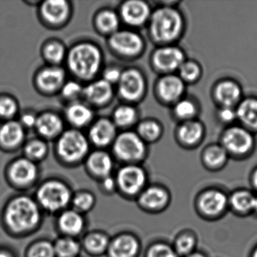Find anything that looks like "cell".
Masks as SVG:
<instances>
[{
    "label": "cell",
    "mask_w": 257,
    "mask_h": 257,
    "mask_svg": "<svg viewBox=\"0 0 257 257\" xmlns=\"http://www.w3.org/2000/svg\"><path fill=\"white\" fill-rule=\"evenodd\" d=\"M109 43L116 53L127 57L136 56L144 48L141 36L130 31H116L111 36Z\"/></svg>",
    "instance_id": "cell-15"
},
{
    "label": "cell",
    "mask_w": 257,
    "mask_h": 257,
    "mask_svg": "<svg viewBox=\"0 0 257 257\" xmlns=\"http://www.w3.org/2000/svg\"><path fill=\"white\" fill-rule=\"evenodd\" d=\"M237 119L243 127L250 131H257V98L247 97L240 100L236 108Z\"/></svg>",
    "instance_id": "cell-26"
},
{
    "label": "cell",
    "mask_w": 257,
    "mask_h": 257,
    "mask_svg": "<svg viewBox=\"0 0 257 257\" xmlns=\"http://www.w3.org/2000/svg\"><path fill=\"white\" fill-rule=\"evenodd\" d=\"M44 216L33 195L19 193L7 201L3 212V221L10 235L24 239L40 231Z\"/></svg>",
    "instance_id": "cell-1"
},
{
    "label": "cell",
    "mask_w": 257,
    "mask_h": 257,
    "mask_svg": "<svg viewBox=\"0 0 257 257\" xmlns=\"http://www.w3.org/2000/svg\"><path fill=\"white\" fill-rule=\"evenodd\" d=\"M67 64L72 73L77 77L91 79L100 70L101 53L98 48L91 43H80L70 51Z\"/></svg>",
    "instance_id": "cell-5"
},
{
    "label": "cell",
    "mask_w": 257,
    "mask_h": 257,
    "mask_svg": "<svg viewBox=\"0 0 257 257\" xmlns=\"http://www.w3.org/2000/svg\"><path fill=\"white\" fill-rule=\"evenodd\" d=\"M253 216L257 219V194H255V199H254L253 208H252V216Z\"/></svg>",
    "instance_id": "cell-54"
},
{
    "label": "cell",
    "mask_w": 257,
    "mask_h": 257,
    "mask_svg": "<svg viewBox=\"0 0 257 257\" xmlns=\"http://www.w3.org/2000/svg\"><path fill=\"white\" fill-rule=\"evenodd\" d=\"M138 114L136 109L129 105L118 106L114 112V124L119 127H127L132 125L136 120Z\"/></svg>",
    "instance_id": "cell-40"
},
{
    "label": "cell",
    "mask_w": 257,
    "mask_h": 257,
    "mask_svg": "<svg viewBox=\"0 0 257 257\" xmlns=\"http://www.w3.org/2000/svg\"><path fill=\"white\" fill-rule=\"evenodd\" d=\"M118 85V92L121 97L130 101H135L141 98L144 94L145 79L141 72L131 69L121 73Z\"/></svg>",
    "instance_id": "cell-16"
},
{
    "label": "cell",
    "mask_w": 257,
    "mask_h": 257,
    "mask_svg": "<svg viewBox=\"0 0 257 257\" xmlns=\"http://www.w3.org/2000/svg\"><path fill=\"white\" fill-rule=\"evenodd\" d=\"M37 121V117L34 116L33 114H26L22 117V123L27 127H36Z\"/></svg>",
    "instance_id": "cell-51"
},
{
    "label": "cell",
    "mask_w": 257,
    "mask_h": 257,
    "mask_svg": "<svg viewBox=\"0 0 257 257\" xmlns=\"http://www.w3.org/2000/svg\"><path fill=\"white\" fill-rule=\"evenodd\" d=\"M73 192L65 180L51 177L37 185L33 196L44 214L55 216L70 207Z\"/></svg>",
    "instance_id": "cell-2"
},
{
    "label": "cell",
    "mask_w": 257,
    "mask_h": 257,
    "mask_svg": "<svg viewBox=\"0 0 257 257\" xmlns=\"http://www.w3.org/2000/svg\"><path fill=\"white\" fill-rule=\"evenodd\" d=\"M97 23L100 31L114 34L119 26V19L114 12L105 10L97 16Z\"/></svg>",
    "instance_id": "cell-41"
},
{
    "label": "cell",
    "mask_w": 257,
    "mask_h": 257,
    "mask_svg": "<svg viewBox=\"0 0 257 257\" xmlns=\"http://www.w3.org/2000/svg\"><path fill=\"white\" fill-rule=\"evenodd\" d=\"M185 257H208V255L203 251L197 249V250L194 251L192 253L189 254Z\"/></svg>",
    "instance_id": "cell-53"
},
{
    "label": "cell",
    "mask_w": 257,
    "mask_h": 257,
    "mask_svg": "<svg viewBox=\"0 0 257 257\" xmlns=\"http://www.w3.org/2000/svg\"><path fill=\"white\" fill-rule=\"evenodd\" d=\"M40 169L36 162L20 158L12 162L7 170V180L19 193H28L40 183Z\"/></svg>",
    "instance_id": "cell-7"
},
{
    "label": "cell",
    "mask_w": 257,
    "mask_h": 257,
    "mask_svg": "<svg viewBox=\"0 0 257 257\" xmlns=\"http://www.w3.org/2000/svg\"><path fill=\"white\" fill-rule=\"evenodd\" d=\"M172 201L171 191L161 183H150L135 200L141 211L150 215H158L168 210Z\"/></svg>",
    "instance_id": "cell-10"
},
{
    "label": "cell",
    "mask_w": 257,
    "mask_h": 257,
    "mask_svg": "<svg viewBox=\"0 0 257 257\" xmlns=\"http://www.w3.org/2000/svg\"><path fill=\"white\" fill-rule=\"evenodd\" d=\"M144 257H180L171 243L164 240L151 242L144 252Z\"/></svg>",
    "instance_id": "cell-38"
},
{
    "label": "cell",
    "mask_w": 257,
    "mask_h": 257,
    "mask_svg": "<svg viewBox=\"0 0 257 257\" xmlns=\"http://www.w3.org/2000/svg\"><path fill=\"white\" fill-rule=\"evenodd\" d=\"M97 204L95 194L88 189H79L73 192L70 207L86 216L92 211Z\"/></svg>",
    "instance_id": "cell-34"
},
{
    "label": "cell",
    "mask_w": 257,
    "mask_h": 257,
    "mask_svg": "<svg viewBox=\"0 0 257 257\" xmlns=\"http://www.w3.org/2000/svg\"><path fill=\"white\" fill-rule=\"evenodd\" d=\"M85 169L88 175L96 181L113 175L114 162L109 153L97 150L85 159Z\"/></svg>",
    "instance_id": "cell-17"
},
{
    "label": "cell",
    "mask_w": 257,
    "mask_h": 257,
    "mask_svg": "<svg viewBox=\"0 0 257 257\" xmlns=\"http://www.w3.org/2000/svg\"><path fill=\"white\" fill-rule=\"evenodd\" d=\"M117 195L123 199L135 201L150 184L149 175L141 165H124L114 174Z\"/></svg>",
    "instance_id": "cell-6"
},
{
    "label": "cell",
    "mask_w": 257,
    "mask_h": 257,
    "mask_svg": "<svg viewBox=\"0 0 257 257\" xmlns=\"http://www.w3.org/2000/svg\"><path fill=\"white\" fill-rule=\"evenodd\" d=\"M41 12L46 22L59 25L68 17L70 7L65 0H49L42 6Z\"/></svg>",
    "instance_id": "cell-27"
},
{
    "label": "cell",
    "mask_w": 257,
    "mask_h": 257,
    "mask_svg": "<svg viewBox=\"0 0 257 257\" xmlns=\"http://www.w3.org/2000/svg\"><path fill=\"white\" fill-rule=\"evenodd\" d=\"M82 94L90 103L96 105L107 103L112 95V85L104 79L94 81L84 88Z\"/></svg>",
    "instance_id": "cell-28"
},
{
    "label": "cell",
    "mask_w": 257,
    "mask_h": 257,
    "mask_svg": "<svg viewBox=\"0 0 257 257\" xmlns=\"http://www.w3.org/2000/svg\"><path fill=\"white\" fill-rule=\"evenodd\" d=\"M86 138L77 130H69L60 137L57 144V154L60 160L67 165H76L88 157Z\"/></svg>",
    "instance_id": "cell-8"
},
{
    "label": "cell",
    "mask_w": 257,
    "mask_h": 257,
    "mask_svg": "<svg viewBox=\"0 0 257 257\" xmlns=\"http://www.w3.org/2000/svg\"><path fill=\"white\" fill-rule=\"evenodd\" d=\"M36 127L42 136L47 138H54L62 131V119L56 114L46 112L37 117Z\"/></svg>",
    "instance_id": "cell-31"
},
{
    "label": "cell",
    "mask_w": 257,
    "mask_h": 257,
    "mask_svg": "<svg viewBox=\"0 0 257 257\" xmlns=\"http://www.w3.org/2000/svg\"><path fill=\"white\" fill-rule=\"evenodd\" d=\"M213 95L220 107H234L241 100V88L237 82L226 79L215 85Z\"/></svg>",
    "instance_id": "cell-22"
},
{
    "label": "cell",
    "mask_w": 257,
    "mask_h": 257,
    "mask_svg": "<svg viewBox=\"0 0 257 257\" xmlns=\"http://www.w3.org/2000/svg\"><path fill=\"white\" fill-rule=\"evenodd\" d=\"M17 103L10 97L0 98V115L5 118L13 116L17 112Z\"/></svg>",
    "instance_id": "cell-45"
},
{
    "label": "cell",
    "mask_w": 257,
    "mask_h": 257,
    "mask_svg": "<svg viewBox=\"0 0 257 257\" xmlns=\"http://www.w3.org/2000/svg\"><path fill=\"white\" fill-rule=\"evenodd\" d=\"M47 153V146L39 140L31 141L25 149V157L36 163L45 159Z\"/></svg>",
    "instance_id": "cell-43"
},
{
    "label": "cell",
    "mask_w": 257,
    "mask_h": 257,
    "mask_svg": "<svg viewBox=\"0 0 257 257\" xmlns=\"http://www.w3.org/2000/svg\"><path fill=\"white\" fill-rule=\"evenodd\" d=\"M198 110L197 103L193 100L189 98H182L174 103L173 112L177 119L184 122L195 120V116L198 114Z\"/></svg>",
    "instance_id": "cell-37"
},
{
    "label": "cell",
    "mask_w": 257,
    "mask_h": 257,
    "mask_svg": "<svg viewBox=\"0 0 257 257\" xmlns=\"http://www.w3.org/2000/svg\"><path fill=\"white\" fill-rule=\"evenodd\" d=\"M217 117L219 121L224 124H231L237 119L236 108L220 107L217 112Z\"/></svg>",
    "instance_id": "cell-48"
},
{
    "label": "cell",
    "mask_w": 257,
    "mask_h": 257,
    "mask_svg": "<svg viewBox=\"0 0 257 257\" xmlns=\"http://www.w3.org/2000/svg\"><path fill=\"white\" fill-rule=\"evenodd\" d=\"M179 77L185 83L196 82L201 75V69L198 63L193 61H185L178 70Z\"/></svg>",
    "instance_id": "cell-42"
},
{
    "label": "cell",
    "mask_w": 257,
    "mask_h": 257,
    "mask_svg": "<svg viewBox=\"0 0 257 257\" xmlns=\"http://www.w3.org/2000/svg\"><path fill=\"white\" fill-rule=\"evenodd\" d=\"M83 92L81 85L76 82H69L63 85L62 94L65 98L74 100Z\"/></svg>",
    "instance_id": "cell-47"
},
{
    "label": "cell",
    "mask_w": 257,
    "mask_h": 257,
    "mask_svg": "<svg viewBox=\"0 0 257 257\" xmlns=\"http://www.w3.org/2000/svg\"><path fill=\"white\" fill-rule=\"evenodd\" d=\"M185 61L186 59L183 51L180 48L171 45L159 48L153 55L154 67L166 75L178 71Z\"/></svg>",
    "instance_id": "cell-14"
},
{
    "label": "cell",
    "mask_w": 257,
    "mask_h": 257,
    "mask_svg": "<svg viewBox=\"0 0 257 257\" xmlns=\"http://www.w3.org/2000/svg\"><path fill=\"white\" fill-rule=\"evenodd\" d=\"M194 210L203 220L216 222L225 217L228 210V193L218 186H207L194 198Z\"/></svg>",
    "instance_id": "cell-4"
},
{
    "label": "cell",
    "mask_w": 257,
    "mask_h": 257,
    "mask_svg": "<svg viewBox=\"0 0 257 257\" xmlns=\"http://www.w3.org/2000/svg\"><path fill=\"white\" fill-rule=\"evenodd\" d=\"M185 84L177 75H165L158 82L156 87L158 95L162 101L174 104L183 98L186 89Z\"/></svg>",
    "instance_id": "cell-20"
},
{
    "label": "cell",
    "mask_w": 257,
    "mask_h": 257,
    "mask_svg": "<svg viewBox=\"0 0 257 257\" xmlns=\"http://www.w3.org/2000/svg\"><path fill=\"white\" fill-rule=\"evenodd\" d=\"M198 244V235L193 230L189 228L179 231L171 243L174 250L180 257L186 256L197 250Z\"/></svg>",
    "instance_id": "cell-30"
},
{
    "label": "cell",
    "mask_w": 257,
    "mask_h": 257,
    "mask_svg": "<svg viewBox=\"0 0 257 257\" xmlns=\"http://www.w3.org/2000/svg\"><path fill=\"white\" fill-rule=\"evenodd\" d=\"M221 142V146L228 156L237 159L247 157L254 148L252 132L243 126H232L227 128L222 134Z\"/></svg>",
    "instance_id": "cell-11"
},
{
    "label": "cell",
    "mask_w": 257,
    "mask_h": 257,
    "mask_svg": "<svg viewBox=\"0 0 257 257\" xmlns=\"http://www.w3.org/2000/svg\"><path fill=\"white\" fill-rule=\"evenodd\" d=\"M110 238L111 236L103 230L87 231L79 238L82 252L91 257L106 255Z\"/></svg>",
    "instance_id": "cell-18"
},
{
    "label": "cell",
    "mask_w": 257,
    "mask_h": 257,
    "mask_svg": "<svg viewBox=\"0 0 257 257\" xmlns=\"http://www.w3.org/2000/svg\"><path fill=\"white\" fill-rule=\"evenodd\" d=\"M25 137L22 124L17 121L5 123L0 128V141L6 147L13 148L19 146Z\"/></svg>",
    "instance_id": "cell-33"
},
{
    "label": "cell",
    "mask_w": 257,
    "mask_h": 257,
    "mask_svg": "<svg viewBox=\"0 0 257 257\" xmlns=\"http://www.w3.org/2000/svg\"><path fill=\"white\" fill-rule=\"evenodd\" d=\"M255 194L247 188H237L228 193V210L237 217L252 216Z\"/></svg>",
    "instance_id": "cell-19"
},
{
    "label": "cell",
    "mask_w": 257,
    "mask_h": 257,
    "mask_svg": "<svg viewBox=\"0 0 257 257\" xmlns=\"http://www.w3.org/2000/svg\"><path fill=\"white\" fill-rule=\"evenodd\" d=\"M138 135L145 141L153 142L160 138L162 127L158 121L154 120H145L138 126Z\"/></svg>",
    "instance_id": "cell-39"
},
{
    "label": "cell",
    "mask_w": 257,
    "mask_h": 257,
    "mask_svg": "<svg viewBox=\"0 0 257 257\" xmlns=\"http://www.w3.org/2000/svg\"><path fill=\"white\" fill-rule=\"evenodd\" d=\"M184 25V19L178 10L171 7H161L150 17V34L155 42L167 46L179 40Z\"/></svg>",
    "instance_id": "cell-3"
},
{
    "label": "cell",
    "mask_w": 257,
    "mask_h": 257,
    "mask_svg": "<svg viewBox=\"0 0 257 257\" xmlns=\"http://www.w3.org/2000/svg\"><path fill=\"white\" fill-rule=\"evenodd\" d=\"M55 229L58 235L80 238L87 231L86 216L69 207L55 216Z\"/></svg>",
    "instance_id": "cell-13"
},
{
    "label": "cell",
    "mask_w": 257,
    "mask_h": 257,
    "mask_svg": "<svg viewBox=\"0 0 257 257\" xmlns=\"http://www.w3.org/2000/svg\"><path fill=\"white\" fill-rule=\"evenodd\" d=\"M151 11L148 4L140 0L124 3L121 8L123 20L131 26L139 27L150 20Z\"/></svg>",
    "instance_id": "cell-21"
},
{
    "label": "cell",
    "mask_w": 257,
    "mask_h": 257,
    "mask_svg": "<svg viewBox=\"0 0 257 257\" xmlns=\"http://www.w3.org/2000/svg\"><path fill=\"white\" fill-rule=\"evenodd\" d=\"M65 73L58 67L45 68L37 76V83L43 91L52 92L61 88L64 84Z\"/></svg>",
    "instance_id": "cell-29"
},
{
    "label": "cell",
    "mask_w": 257,
    "mask_h": 257,
    "mask_svg": "<svg viewBox=\"0 0 257 257\" xmlns=\"http://www.w3.org/2000/svg\"><path fill=\"white\" fill-rule=\"evenodd\" d=\"M115 124L106 118L97 120L89 131V138L91 142L100 147H106L115 141Z\"/></svg>",
    "instance_id": "cell-24"
},
{
    "label": "cell",
    "mask_w": 257,
    "mask_h": 257,
    "mask_svg": "<svg viewBox=\"0 0 257 257\" xmlns=\"http://www.w3.org/2000/svg\"><path fill=\"white\" fill-rule=\"evenodd\" d=\"M44 54L46 59L54 64H58L64 59L65 50L61 43L55 42V43H49L46 46Z\"/></svg>",
    "instance_id": "cell-44"
},
{
    "label": "cell",
    "mask_w": 257,
    "mask_h": 257,
    "mask_svg": "<svg viewBox=\"0 0 257 257\" xmlns=\"http://www.w3.org/2000/svg\"><path fill=\"white\" fill-rule=\"evenodd\" d=\"M115 158L124 165H140L145 159L147 147L137 133L123 132L115 138L113 144Z\"/></svg>",
    "instance_id": "cell-9"
},
{
    "label": "cell",
    "mask_w": 257,
    "mask_h": 257,
    "mask_svg": "<svg viewBox=\"0 0 257 257\" xmlns=\"http://www.w3.org/2000/svg\"><path fill=\"white\" fill-rule=\"evenodd\" d=\"M98 183V189L103 195L106 196H112L117 194L116 183H115V177L113 175L106 177L97 182Z\"/></svg>",
    "instance_id": "cell-46"
},
{
    "label": "cell",
    "mask_w": 257,
    "mask_h": 257,
    "mask_svg": "<svg viewBox=\"0 0 257 257\" xmlns=\"http://www.w3.org/2000/svg\"><path fill=\"white\" fill-rule=\"evenodd\" d=\"M121 72L116 68H109L104 72L103 79L109 84L112 85L114 83H118L121 76Z\"/></svg>",
    "instance_id": "cell-49"
},
{
    "label": "cell",
    "mask_w": 257,
    "mask_h": 257,
    "mask_svg": "<svg viewBox=\"0 0 257 257\" xmlns=\"http://www.w3.org/2000/svg\"><path fill=\"white\" fill-rule=\"evenodd\" d=\"M143 243L133 231H121L111 236L106 257H141Z\"/></svg>",
    "instance_id": "cell-12"
},
{
    "label": "cell",
    "mask_w": 257,
    "mask_h": 257,
    "mask_svg": "<svg viewBox=\"0 0 257 257\" xmlns=\"http://www.w3.org/2000/svg\"><path fill=\"white\" fill-rule=\"evenodd\" d=\"M53 245L56 257H80L82 252L80 240L75 237L58 235Z\"/></svg>",
    "instance_id": "cell-32"
},
{
    "label": "cell",
    "mask_w": 257,
    "mask_h": 257,
    "mask_svg": "<svg viewBox=\"0 0 257 257\" xmlns=\"http://www.w3.org/2000/svg\"><path fill=\"white\" fill-rule=\"evenodd\" d=\"M228 156L221 145L207 147L201 155V163L207 171L216 172L225 168L228 163Z\"/></svg>",
    "instance_id": "cell-25"
},
{
    "label": "cell",
    "mask_w": 257,
    "mask_h": 257,
    "mask_svg": "<svg viewBox=\"0 0 257 257\" xmlns=\"http://www.w3.org/2000/svg\"><path fill=\"white\" fill-rule=\"evenodd\" d=\"M0 257H19L17 253L13 249L9 248L0 249Z\"/></svg>",
    "instance_id": "cell-52"
},
{
    "label": "cell",
    "mask_w": 257,
    "mask_h": 257,
    "mask_svg": "<svg viewBox=\"0 0 257 257\" xmlns=\"http://www.w3.org/2000/svg\"><path fill=\"white\" fill-rule=\"evenodd\" d=\"M249 183L250 185V189L257 194V166L252 170V172L249 174Z\"/></svg>",
    "instance_id": "cell-50"
},
{
    "label": "cell",
    "mask_w": 257,
    "mask_h": 257,
    "mask_svg": "<svg viewBox=\"0 0 257 257\" xmlns=\"http://www.w3.org/2000/svg\"><path fill=\"white\" fill-rule=\"evenodd\" d=\"M24 257H56L53 240L46 237L35 239L25 248Z\"/></svg>",
    "instance_id": "cell-36"
},
{
    "label": "cell",
    "mask_w": 257,
    "mask_h": 257,
    "mask_svg": "<svg viewBox=\"0 0 257 257\" xmlns=\"http://www.w3.org/2000/svg\"><path fill=\"white\" fill-rule=\"evenodd\" d=\"M248 257H257V243H255L253 247L251 249Z\"/></svg>",
    "instance_id": "cell-55"
},
{
    "label": "cell",
    "mask_w": 257,
    "mask_h": 257,
    "mask_svg": "<svg viewBox=\"0 0 257 257\" xmlns=\"http://www.w3.org/2000/svg\"><path fill=\"white\" fill-rule=\"evenodd\" d=\"M68 121L76 127H83L88 124L93 118L91 108L82 103H74L67 109Z\"/></svg>",
    "instance_id": "cell-35"
},
{
    "label": "cell",
    "mask_w": 257,
    "mask_h": 257,
    "mask_svg": "<svg viewBox=\"0 0 257 257\" xmlns=\"http://www.w3.org/2000/svg\"><path fill=\"white\" fill-rule=\"evenodd\" d=\"M204 135V126L195 119L182 122L177 132V139L180 144L189 148L198 145Z\"/></svg>",
    "instance_id": "cell-23"
}]
</instances>
